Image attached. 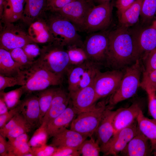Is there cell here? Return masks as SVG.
<instances>
[{
	"label": "cell",
	"instance_id": "obj_10",
	"mask_svg": "<svg viewBox=\"0 0 156 156\" xmlns=\"http://www.w3.org/2000/svg\"><path fill=\"white\" fill-rule=\"evenodd\" d=\"M123 72L113 70L102 72L99 70L93 83L98 100L112 95L118 87L122 78Z\"/></svg>",
	"mask_w": 156,
	"mask_h": 156
},
{
	"label": "cell",
	"instance_id": "obj_23",
	"mask_svg": "<svg viewBox=\"0 0 156 156\" xmlns=\"http://www.w3.org/2000/svg\"><path fill=\"white\" fill-rule=\"evenodd\" d=\"M27 133L13 138H8V156H25L32 152L28 144L29 137Z\"/></svg>",
	"mask_w": 156,
	"mask_h": 156
},
{
	"label": "cell",
	"instance_id": "obj_25",
	"mask_svg": "<svg viewBox=\"0 0 156 156\" xmlns=\"http://www.w3.org/2000/svg\"><path fill=\"white\" fill-rule=\"evenodd\" d=\"M25 0H6L3 17L7 23L14 22L22 18Z\"/></svg>",
	"mask_w": 156,
	"mask_h": 156
},
{
	"label": "cell",
	"instance_id": "obj_18",
	"mask_svg": "<svg viewBox=\"0 0 156 156\" xmlns=\"http://www.w3.org/2000/svg\"><path fill=\"white\" fill-rule=\"evenodd\" d=\"M78 113L70 100L69 104L66 109L47 124L49 137H53L67 129Z\"/></svg>",
	"mask_w": 156,
	"mask_h": 156
},
{
	"label": "cell",
	"instance_id": "obj_49",
	"mask_svg": "<svg viewBox=\"0 0 156 156\" xmlns=\"http://www.w3.org/2000/svg\"><path fill=\"white\" fill-rule=\"evenodd\" d=\"M135 0H117L116 6L118 16H119L128 9Z\"/></svg>",
	"mask_w": 156,
	"mask_h": 156
},
{
	"label": "cell",
	"instance_id": "obj_30",
	"mask_svg": "<svg viewBox=\"0 0 156 156\" xmlns=\"http://www.w3.org/2000/svg\"><path fill=\"white\" fill-rule=\"evenodd\" d=\"M46 0H26L22 17L26 21L30 22L40 13Z\"/></svg>",
	"mask_w": 156,
	"mask_h": 156
},
{
	"label": "cell",
	"instance_id": "obj_20",
	"mask_svg": "<svg viewBox=\"0 0 156 156\" xmlns=\"http://www.w3.org/2000/svg\"><path fill=\"white\" fill-rule=\"evenodd\" d=\"M87 138L74 130L66 129L53 136L50 145L57 147L67 146L78 149Z\"/></svg>",
	"mask_w": 156,
	"mask_h": 156
},
{
	"label": "cell",
	"instance_id": "obj_27",
	"mask_svg": "<svg viewBox=\"0 0 156 156\" xmlns=\"http://www.w3.org/2000/svg\"><path fill=\"white\" fill-rule=\"evenodd\" d=\"M88 61L81 64L73 66L71 68L70 67L67 70L68 89L69 93L73 92L79 90V84L86 69Z\"/></svg>",
	"mask_w": 156,
	"mask_h": 156
},
{
	"label": "cell",
	"instance_id": "obj_38",
	"mask_svg": "<svg viewBox=\"0 0 156 156\" xmlns=\"http://www.w3.org/2000/svg\"><path fill=\"white\" fill-rule=\"evenodd\" d=\"M25 83V78L23 74L17 77H8L0 75V92L6 88L16 85L22 86Z\"/></svg>",
	"mask_w": 156,
	"mask_h": 156
},
{
	"label": "cell",
	"instance_id": "obj_35",
	"mask_svg": "<svg viewBox=\"0 0 156 156\" xmlns=\"http://www.w3.org/2000/svg\"><path fill=\"white\" fill-rule=\"evenodd\" d=\"M78 151L83 156H99L101 149L99 144L92 137L86 139L79 147Z\"/></svg>",
	"mask_w": 156,
	"mask_h": 156
},
{
	"label": "cell",
	"instance_id": "obj_8",
	"mask_svg": "<svg viewBox=\"0 0 156 156\" xmlns=\"http://www.w3.org/2000/svg\"><path fill=\"white\" fill-rule=\"evenodd\" d=\"M113 9L110 1L95 5L88 14L82 29L88 32L104 30L111 23Z\"/></svg>",
	"mask_w": 156,
	"mask_h": 156
},
{
	"label": "cell",
	"instance_id": "obj_33",
	"mask_svg": "<svg viewBox=\"0 0 156 156\" xmlns=\"http://www.w3.org/2000/svg\"><path fill=\"white\" fill-rule=\"evenodd\" d=\"M68 47L66 51L70 65H79L88 60L86 53L82 47L75 45Z\"/></svg>",
	"mask_w": 156,
	"mask_h": 156
},
{
	"label": "cell",
	"instance_id": "obj_4",
	"mask_svg": "<svg viewBox=\"0 0 156 156\" xmlns=\"http://www.w3.org/2000/svg\"><path fill=\"white\" fill-rule=\"evenodd\" d=\"M63 46L59 42L43 47L35 60L56 75L63 78L70 67L68 56Z\"/></svg>",
	"mask_w": 156,
	"mask_h": 156
},
{
	"label": "cell",
	"instance_id": "obj_12",
	"mask_svg": "<svg viewBox=\"0 0 156 156\" xmlns=\"http://www.w3.org/2000/svg\"><path fill=\"white\" fill-rule=\"evenodd\" d=\"M138 130L136 120L129 126L115 133L104 155H118L125 148Z\"/></svg>",
	"mask_w": 156,
	"mask_h": 156
},
{
	"label": "cell",
	"instance_id": "obj_45",
	"mask_svg": "<svg viewBox=\"0 0 156 156\" xmlns=\"http://www.w3.org/2000/svg\"><path fill=\"white\" fill-rule=\"evenodd\" d=\"M80 155L77 148L61 146L57 147L52 156H78Z\"/></svg>",
	"mask_w": 156,
	"mask_h": 156
},
{
	"label": "cell",
	"instance_id": "obj_42",
	"mask_svg": "<svg viewBox=\"0 0 156 156\" xmlns=\"http://www.w3.org/2000/svg\"><path fill=\"white\" fill-rule=\"evenodd\" d=\"M34 156H52L57 147L46 144L40 146L31 147Z\"/></svg>",
	"mask_w": 156,
	"mask_h": 156
},
{
	"label": "cell",
	"instance_id": "obj_47",
	"mask_svg": "<svg viewBox=\"0 0 156 156\" xmlns=\"http://www.w3.org/2000/svg\"><path fill=\"white\" fill-rule=\"evenodd\" d=\"M73 0H46L47 7L56 12Z\"/></svg>",
	"mask_w": 156,
	"mask_h": 156
},
{
	"label": "cell",
	"instance_id": "obj_50",
	"mask_svg": "<svg viewBox=\"0 0 156 156\" xmlns=\"http://www.w3.org/2000/svg\"><path fill=\"white\" fill-rule=\"evenodd\" d=\"M5 138L0 134V156H8V143Z\"/></svg>",
	"mask_w": 156,
	"mask_h": 156
},
{
	"label": "cell",
	"instance_id": "obj_15",
	"mask_svg": "<svg viewBox=\"0 0 156 156\" xmlns=\"http://www.w3.org/2000/svg\"><path fill=\"white\" fill-rule=\"evenodd\" d=\"M69 94L72 104L78 113L90 109L98 100L93 83Z\"/></svg>",
	"mask_w": 156,
	"mask_h": 156
},
{
	"label": "cell",
	"instance_id": "obj_52",
	"mask_svg": "<svg viewBox=\"0 0 156 156\" xmlns=\"http://www.w3.org/2000/svg\"><path fill=\"white\" fill-rule=\"evenodd\" d=\"M110 0H94L95 3H96L98 4H100L107 1H109Z\"/></svg>",
	"mask_w": 156,
	"mask_h": 156
},
{
	"label": "cell",
	"instance_id": "obj_13",
	"mask_svg": "<svg viewBox=\"0 0 156 156\" xmlns=\"http://www.w3.org/2000/svg\"><path fill=\"white\" fill-rule=\"evenodd\" d=\"M138 59L142 60L156 48V19L136 36Z\"/></svg>",
	"mask_w": 156,
	"mask_h": 156
},
{
	"label": "cell",
	"instance_id": "obj_14",
	"mask_svg": "<svg viewBox=\"0 0 156 156\" xmlns=\"http://www.w3.org/2000/svg\"><path fill=\"white\" fill-rule=\"evenodd\" d=\"M26 94L20 103L21 113L33 129L38 128L41 125L38 97L33 92Z\"/></svg>",
	"mask_w": 156,
	"mask_h": 156
},
{
	"label": "cell",
	"instance_id": "obj_37",
	"mask_svg": "<svg viewBox=\"0 0 156 156\" xmlns=\"http://www.w3.org/2000/svg\"><path fill=\"white\" fill-rule=\"evenodd\" d=\"M13 59L21 66L23 71L30 67L33 62L31 61L22 48H17L9 51Z\"/></svg>",
	"mask_w": 156,
	"mask_h": 156
},
{
	"label": "cell",
	"instance_id": "obj_28",
	"mask_svg": "<svg viewBox=\"0 0 156 156\" xmlns=\"http://www.w3.org/2000/svg\"><path fill=\"white\" fill-rule=\"evenodd\" d=\"M48 29L43 23L36 21L33 23L29 29V34L34 42L44 43L50 42L51 36Z\"/></svg>",
	"mask_w": 156,
	"mask_h": 156
},
{
	"label": "cell",
	"instance_id": "obj_26",
	"mask_svg": "<svg viewBox=\"0 0 156 156\" xmlns=\"http://www.w3.org/2000/svg\"><path fill=\"white\" fill-rule=\"evenodd\" d=\"M143 0H135L125 11L118 16L120 26L129 27L133 25L139 20Z\"/></svg>",
	"mask_w": 156,
	"mask_h": 156
},
{
	"label": "cell",
	"instance_id": "obj_39",
	"mask_svg": "<svg viewBox=\"0 0 156 156\" xmlns=\"http://www.w3.org/2000/svg\"><path fill=\"white\" fill-rule=\"evenodd\" d=\"M156 12V0H143L140 13L143 21L147 22L153 18Z\"/></svg>",
	"mask_w": 156,
	"mask_h": 156
},
{
	"label": "cell",
	"instance_id": "obj_48",
	"mask_svg": "<svg viewBox=\"0 0 156 156\" xmlns=\"http://www.w3.org/2000/svg\"><path fill=\"white\" fill-rule=\"evenodd\" d=\"M148 100V111L150 115L156 121V95L155 92H147Z\"/></svg>",
	"mask_w": 156,
	"mask_h": 156
},
{
	"label": "cell",
	"instance_id": "obj_9",
	"mask_svg": "<svg viewBox=\"0 0 156 156\" xmlns=\"http://www.w3.org/2000/svg\"><path fill=\"white\" fill-rule=\"evenodd\" d=\"M95 5L94 0H73L56 12L82 29L88 14Z\"/></svg>",
	"mask_w": 156,
	"mask_h": 156
},
{
	"label": "cell",
	"instance_id": "obj_51",
	"mask_svg": "<svg viewBox=\"0 0 156 156\" xmlns=\"http://www.w3.org/2000/svg\"><path fill=\"white\" fill-rule=\"evenodd\" d=\"M9 110L3 98L0 96V115L6 113L8 112Z\"/></svg>",
	"mask_w": 156,
	"mask_h": 156
},
{
	"label": "cell",
	"instance_id": "obj_36",
	"mask_svg": "<svg viewBox=\"0 0 156 156\" xmlns=\"http://www.w3.org/2000/svg\"><path fill=\"white\" fill-rule=\"evenodd\" d=\"M140 87L146 92H156V69L150 71H143Z\"/></svg>",
	"mask_w": 156,
	"mask_h": 156
},
{
	"label": "cell",
	"instance_id": "obj_17",
	"mask_svg": "<svg viewBox=\"0 0 156 156\" xmlns=\"http://www.w3.org/2000/svg\"><path fill=\"white\" fill-rule=\"evenodd\" d=\"M141 110V104L136 102L128 107L117 109L113 122L114 134L133 123L136 120Z\"/></svg>",
	"mask_w": 156,
	"mask_h": 156
},
{
	"label": "cell",
	"instance_id": "obj_46",
	"mask_svg": "<svg viewBox=\"0 0 156 156\" xmlns=\"http://www.w3.org/2000/svg\"><path fill=\"white\" fill-rule=\"evenodd\" d=\"M19 113H21L20 103L6 113L0 115V129L3 128L16 114Z\"/></svg>",
	"mask_w": 156,
	"mask_h": 156
},
{
	"label": "cell",
	"instance_id": "obj_19",
	"mask_svg": "<svg viewBox=\"0 0 156 156\" xmlns=\"http://www.w3.org/2000/svg\"><path fill=\"white\" fill-rule=\"evenodd\" d=\"M70 101L69 92L64 88H57L50 108L43 118L42 123L47 124L63 112L68 106Z\"/></svg>",
	"mask_w": 156,
	"mask_h": 156
},
{
	"label": "cell",
	"instance_id": "obj_43",
	"mask_svg": "<svg viewBox=\"0 0 156 156\" xmlns=\"http://www.w3.org/2000/svg\"><path fill=\"white\" fill-rule=\"evenodd\" d=\"M22 48L29 59L32 61H34L35 58L40 55L41 49L34 43L27 44Z\"/></svg>",
	"mask_w": 156,
	"mask_h": 156
},
{
	"label": "cell",
	"instance_id": "obj_32",
	"mask_svg": "<svg viewBox=\"0 0 156 156\" xmlns=\"http://www.w3.org/2000/svg\"><path fill=\"white\" fill-rule=\"evenodd\" d=\"M99 65L88 60L86 69L80 81L79 89L88 86L94 82L98 72Z\"/></svg>",
	"mask_w": 156,
	"mask_h": 156
},
{
	"label": "cell",
	"instance_id": "obj_24",
	"mask_svg": "<svg viewBox=\"0 0 156 156\" xmlns=\"http://www.w3.org/2000/svg\"><path fill=\"white\" fill-rule=\"evenodd\" d=\"M136 120L139 129L150 140L153 151L156 147V121L145 117L142 110Z\"/></svg>",
	"mask_w": 156,
	"mask_h": 156
},
{
	"label": "cell",
	"instance_id": "obj_5",
	"mask_svg": "<svg viewBox=\"0 0 156 156\" xmlns=\"http://www.w3.org/2000/svg\"><path fill=\"white\" fill-rule=\"evenodd\" d=\"M103 101L89 109L78 113L70 125V129L91 137L95 133L108 106Z\"/></svg>",
	"mask_w": 156,
	"mask_h": 156
},
{
	"label": "cell",
	"instance_id": "obj_22",
	"mask_svg": "<svg viewBox=\"0 0 156 156\" xmlns=\"http://www.w3.org/2000/svg\"><path fill=\"white\" fill-rule=\"evenodd\" d=\"M23 74L21 66L12 57L10 52L0 49V75L8 77H17Z\"/></svg>",
	"mask_w": 156,
	"mask_h": 156
},
{
	"label": "cell",
	"instance_id": "obj_16",
	"mask_svg": "<svg viewBox=\"0 0 156 156\" xmlns=\"http://www.w3.org/2000/svg\"><path fill=\"white\" fill-rule=\"evenodd\" d=\"M152 151L150 140L138 129L136 135L120 153L125 156H147L151 155Z\"/></svg>",
	"mask_w": 156,
	"mask_h": 156
},
{
	"label": "cell",
	"instance_id": "obj_1",
	"mask_svg": "<svg viewBox=\"0 0 156 156\" xmlns=\"http://www.w3.org/2000/svg\"><path fill=\"white\" fill-rule=\"evenodd\" d=\"M129 29V27L120 26L109 32L105 63L113 70L125 68L138 59L136 34H133Z\"/></svg>",
	"mask_w": 156,
	"mask_h": 156
},
{
	"label": "cell",
	"instance_id": "obj_31",
	"mask_svg": "<svg viewBox=\"0 0 156 156\" xmlns=\"http://www.w3.org/2000/svg\"><path fill=\"white\" fill-rule=\"evenodd\" d=\"M25 94L22 86L14 90L5 92H0V96L2 97L9 110L13 109L18 106L21 102V98L23 94Z\"/></svg>",
	"mask_w": 156,
	"mask_h": 156
},
{
	"label": "cell",
	"instance_id": "obj_41",
	"mask_svg": "<svg viewBox=\"0 0 156 156\" xmlns=\"http://www.w3.org/2000/svg\"><path fill=\"white\" fill-rule=\"evenodd\" d=\"M34 129L26 120L20 123L7 134L6 138H15L30 132Z\"/></svg>",
	"mask_w": 156,
	"mask_h": 156
},
{
	"label": "cell",
	"instance_id": "obj_34",
	"mask_svg": "<svg viewBox=\"0 0 156 156\" xmlns=\"http://www.w3.org/2000/svg\"><path fill=\"white\" fill-rule=\"evenodd\" d=\"M49 137L47 129V123L43 122L34 133L28 142L29 146L36 147L46 144Z\"/></svg>",
	"mask_w": 156,
	"mask_h": 156
},
{
	"label": "cell",
	"instance_id": "obj_54",
	"mask_svg": "<svg viewBox=\"0 0 156 156\" xmlns=\"http://www.w3.org/2000/svg\"><path fill=\"white\" fill-rule=\"evenodd\" d=\"M155 94H156V93H155Z\"/></svg>",
	"mask_w": 156,
	"mask_h": 156
},
{
	"label": "cell",
	"instance_id": "obj_7",
	"mask_svg": "<svg viewBox=\"0 0 156 156\" xmlns=\"http://www.w3.org/2000/svg\"><path fill=\"white\" fill-rule=\"evenodd\" d=\"M49 28L52 34L60 37L58 42L62 46L75 45L82 47L83 43L75 26L60 14L52 19Z\"/></svg>",
	"mask_w": 156,
	"mask_h": 156
},
{
	"label": "cell",
	"instance_id": "obj_44",
	"mask_svg": "<svg viewBox=\"0 0 156 156\" xmlns=\"http://www.w3.org/2000/svg\"><path fill=\"white\" fill-rule=\"evenodd\" d=\"M142 60L144 62V71H148L156 69V48Z\"/></svg>",
	"mask_w": 156,
	"mask_h": 156
},
{
	"label": "cell",
	"instance_id": "obj_3",
	"mask_svg": "<svg viewBox=\"0 0 156 156\" xmlns=\"http://www.w3.org/2000/svg\"><path fill=\"white\" fill-rule=\"evenodd\" d=\"M25 94L41 91L51 86L60 85L63 78L52 73L35 60L28 69L23 71Z\"/></svg>",
	"mask_w": 156,
	"mask_h": 156
},
{
	"label": "cell",
	"instance_id": "obj_11",
	"mask_svg": "<svg viewBox=\"0 0 156 156\" xmlns=\"http://www.w3.org/2000/svg\"><path fill=\"white\" fill-rule=\"evenodd\" d=\"M112 108L108 106L95 133L96 140L99 145L101 152L104 155L114 135L113 122L117 110H112Z\"/></svg>",
	"mask_w": 156,
	"mask_h": 156
},
{
	"label": "cell",
	"instance_id": "obj_6",
	"mask_svg": "<svg viewBox=\"0 0 156 156\" xmlns=\"http://www.w3.org/2000/svg\"><path fill=\"white\" fill-rule=\"evenodd\" d=\"M103 31L89 35L82 46L88 60L99 65L105 63L109 46V31Z\"/></svg>",
	"mask_w": 156,
	"mask_h": 156
},
{
	"label": "cell",
	"instance_id": "obj_2",
	"mask_svg": "<svg viewBox=\"0 0 156 156\" xmlns=\"http://www.w3.org/2000/svg\"><path fill=\"white\" fill-rule=\"evenodd\" d=\"M125 68L119 86L109 100L110 107L133 96L140 87V76L144 70L142 60L138 59Z\"/></svg>",
	"mask_w": 156,
	"mask_h": 156
},
{
	"label": "cell",
	"instance_id": "obj_29",
	"mask_svg": "<svg viewBox=\"0 0 156 156\" xmlns=\"http://www.w3.org/2000/svg\"><path fill=\"white\" fill-rule=\"evenodd\" d=\"M57 88L49 87L43 90L36 92V95L38 98L40 107L41 124L43 117L50 108Z\"/></svg>",
	"mask_w": 156,
	"mask_h": 156
},
{
	"label": "cell",
	"instance_id": "obj_21",
	"mask_svg": "<svg viewBox=\"0 0 156 156\" xmlns=\"http://www.w3.org/2000/svg\"><path fill=\"white\" fill-rule=\"evenodd\" d=\"M35 43L29 36L18 32L6 31L0 38V48L8 51L17 48H22L25 45Z\"/></svg>",
	"mask_w": 156,
	"mask_h": 156
},
{
	"label": "cell",
	"instance_id": "obj_40",
	"mask_svg": "<svg viewBox=\"0 0 156 156\" xmlns=\"http://www.w3.org/2000/svg\"><path fill=\"white\" fill-rule=\"evenodd\" d=\"M25 120L21 113L17 114L3 128L0 129V134L6 138L7 134L10 131Z\"/></svg>",
	"mask_w": 156,
	"mask_h": 156
},
{
	"label": "cell",
	"instance_id": "obj_53",
	"mask_svg": "<svg viewBox=\"0 0 156 156\" xmlns=\"http://www.w3.org/2000/svg\"><path fill=\"white\" fill-rule=\"evenodd\" d=\"M152 153L154 156H156V147L153 151Z\"/></svg>",
	"mask_w": 156,
	"mask_h": 156
}]
</instances>
